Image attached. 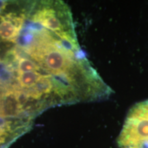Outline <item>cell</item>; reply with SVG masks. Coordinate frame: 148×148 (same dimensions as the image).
Returning <instances> with one entry per match:
<instances>
[{
    "label": "cell",
    "mask_w": 148,
    "mask_h": 148,
    "mask_svg": "<svg viewBox=\"0 0 148 148\" xmlns=\"http://www.w3.org/2000/svg\"><path fill=\"white\" fill-rule=\"evenodd\" d=\"M117 145L119 148H148V100L136 103L129 110Z\"/></svg>",
    "instance_id": "6da1fadb"
},
{
    "label": "cell",
    "mask_w": 148,
    "mask_h": 148,
    "mask_svg": "<svg viewBox=\"0 0 148 148\" xmlns=\"http://www.w3.org/2000/svg\"><path fill=\"white\" fill-rule=\"evenodd\" d=\"M23 24V18L8 14L0 21V38L5 41L15 42L19 35Z\"/></svg>",
    "instance_id": "7a4b0ae2"
},
{
    "label": "cell",
    "mask_w": 148,
    "mask_h": 148,
    "mask_svg": "<svg viewBox=\"0 0 148 148\" xmlns=\"http://www.w3.org/2000/svg\"><path fill=\"white\" fill-rule=\"evenodd\" d=\"M1 106L2 112L5 116H14L17 115L21 108L14 90H10L5 94Z\"/></svg>",
    "instance_id": "3957f363"
},
{
    "label": "cell",
    "mask_w": 148,
    "mask_h": 148,
    "mask_svg": "<svg viewBox=\"0 0 148 148\" xmlns=\"http://www.w3.org/2000/svg\"><path fill=\"white\" fill-rule=\"evenodd\" d=\"M39 66L29 58H19L17 62V72L21 74L27 72L37 71L39 70Z\"/></svg>",
    "instance_id": "5b68a950"
},
{
    "label": "cell",
    "mask_w": 148,
    "mask_h": 148,
    "mask_svg": "<svg viewBox=\"0 0 148 148\" xmlns=\"http://www.w3.org/2000/svg\"><path fill=\"white\" fill-rule=\"evenodd\" d=\"M42 75L37 71L27 72L21 74H18L17 81L20 86L24 88H32L41 79Z\"/></svg>",
    "instance_id": "277c9868"
}]
</instances>
